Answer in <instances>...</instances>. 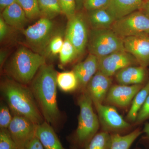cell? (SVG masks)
<instances>
[{
    "mask_svg": "<svg viewBox=\"0 0 149 149\" xmlns=\"http://www.w3.org/2000/svg\"><path fill=\"white\" fill-rule=\"evenodd\" d=\"M125 51L136 58L140 66L149 65V35H141L123 39Z\"/></svg>",
    "mask_w": 149,
    "mask_h": 149,
    "instance_id": "11",
    "label": "cell"
},
{
    "mask_svg": "<svg viewBox=\"0 0 149 149\" xmlns=\"http://www.w3.org/2000/svg\"><path fill=\"white\" fill-rule=\"evenodd\" d=\"M24 11L28 20H33L41 17L37 0H15Z\"/></svg>",
    "mask_w": 149,
    "mask_h": 149,
    "instance_id": "27",
    "label": "cell"
},
{
    "mask_svg": "<svg viewBox=\"0 0 149 149\" xmlns=\"http://www.w3.org/2000/svg\"><path fill=\"white\" fill-rule=\"evenodd\" d=\"M12 115L8 105L1 103L0 107V128L1 129H8L12 120Z\"/></svg>",
    "mask_w": 149,
    "mask_h": 149,
    "instance_id": "30",
    "label": "cell"
},
{
    "mask_svg": "<svg viewBox=\"0 0 149 149\" xmlns=\"http://www.w3.org/2000/svg\"><path fill=\"white\" fill-rule=\"evenodd\" d=\"M88 12V20L93 29H110L115 21L107 8Z\"/></svg>",
    "mask_w": 149,
    "mask_h": 149,
    "instance_id": "20",
    "label": "cell"
},
{
    "mask_svg": "<svg viewBox=\"0 0 149 149\" xmlns=\"http://www.w3.org/2000/svg\"><path fill=\"white\" fill-rule=\"evenodd\" d=\"M37 125L26 118L13 115L8 130L19 149L24 148L36 136Z\"/></svg>",
    "mask_w": 149,
    "mask_h": 149,
    "instance_id": "9",
    "label": "cell"
},
{
    "mask_svg": "<svg viewBox=\"0 0 149 149\" xmlns=\"http://www.w3.org/2000/svg\"><path fill=\"white\" fill-rule=\"evenodd\" d=\"M149 17V0L144 1L141 10Z\"/></svg>",
    "mask_w": 149,
    "mask_h": 149,
    "instance_id": "37",
    "label": "cell"
},
{
    "mask_svg": "<svg viewBox=\"0 0 149 149\" xmlns=\"http://www.w3.org/2000/svg\"><path fill=\"white\" fill-rule=\"evenodd\" d=\"M85 0H75L77 10H80L83 7Z\"/></svg>",
    "mask_w": 149,
    "mask_h": 149,
    "instance_id": "38",
    "label": "cell"
},
{
    "mask_svg": "<svg viewBox=\"0 0 149 149\" xmlns=\"http://www.w3.org/2000/svg\"><path fill=\"white\" fill-rule=\"evenodd\" d=\"M62 13L70 18L77 13V7L75 0H58Z\"/></svg>",
    "mask_w": 149,
    "mask_h": 149,
    "instance_id": "29",
    "label": "cell"
},
{
    "mask_svg": "<svg viewBox=\"0 0 149 149\" xmlns=\"http://www.w3.org/2000/svg\"><path fill=\"white\" fill-rule=\"evenodd\" d=\"M57 73L52 65L45 63L39 70L29 87L45 121L54 129L58 128L61 119L57 100Z\"/></svg>",
    "mask_w": 149,
    "mask_h": 149,
    "instance_id": "1",
    "label": "cell"
},
{
    "mask_svg": "<svg viewBox=\"0 0 149 149\" xmlns=\"http://www.w3.org/2000/svg\"><path fill=\"white\" fill-rule=\"evenodd\" d=\"M36 136L45 149H67L63 146L54 127L45 120L37 125Z\"/></svg>",
    "mask_w": 149,
    "mask_h": 149,
    "instance_id": "17",
    "label": "cell"
},
{
    "mask_svg": "<svg viewBox=\"0 0 149 149\" xmlns=\"http://www.w3.org/2000/svg\"><path fill=\"white\" fill-rule=\"evenodd\" d=\"M89 37L87 22L83 13L77 12L68 19L65 38L74 46L79 56L84 53L88 46Z\"/></svg>",
    "mask_w": 149,
    "mask_h": 149,
    "instance_id": "8",
    "label": "cell"
},
{
    "mask_svg": "<svg viewBox=\"0 0 149 149\" xmlns=\"http://www.w3.org/2000/svg\"><path fill=\"white\" fill-rule=\"evenodd\" d=\"M0 149H19L8 129L0 130Z\"/></svg>",
    "mask_w": 149,
    "mask_h": 149,
    "instance_id": "28",
    "label": "cell"
},
{
    "mask_svg": "<svg viewBox=\"0 0 149 149\" xmlns=\"http://www.w3.org/2000/svg\"><path fill=\"white\" fill-rule=\"evenodd\" d=\"M111 77L98 70L97 71L88 83L85 90L91 97L93 104L102 103L111 87Z\"/></svg>",
    "mask_w": 149,
    "mask_h": 149,
    "instance_id": "14",
    "label": "cell"
},
{
    "mask_svg": "<svg viewBox=\"0 0 149 149\" xmlns=\"http://www.w3.org/2000/svg\"><path fill=\"white\" fill-rule=\"evenodd\" d=\"M56 81L58 87L65 93L72 92L79 87L77 76L72 70L58 72Z\"/></svg>",
    "mask_w": 149,
    "mask_h": 149,
    "instance_id": "22",
    "label": "cell"
},
{
    "mask_svg": "<svg viewBox=\"0 0 149 149\" xmlns=\"http://www.w3.org/2000/svg\"><path fill=\"white\" fill-rule=\"evenodd\" d=\"M15 0H0V9L3 11L6 8L15 2Z\"/></svg>",
    "mask_w": 149,
    "mask_h": 149,
    "instance_id": "36",
    "label": "cell"
},
{
    "mask_svg": "<svg viewBox=\"0 0 149 149\" xmlns=\"http://www.w3.org/2000/svg\"><path fill=\"white\" fill-rule=\"evenodd\" d=\"M143 131L144 133H146L147 137L149 138V123H146L145 125Z\"/></svg>",
    "mask_w": 149,
    "mask_h": 149,
    "instance_id": "39",
    "label": "cell"
},
{
    "mask_svg": "<svg viewBox=\"0 0 149 149\" xmlns=\"http://www.w3.org/2000/svg\"><path fill=\"white\" fill-rule=\"evenodd\" d=\"M77 149L76 148H74V147H72V149Z\"/></svg>",
    "mask_w": 149,
    "mask_h": 149,
    "instance_id": "40",
    "label": "cell"
},
{
    "mask_svg": "<svg viewBox=\"0 0 149 149\" xmlns=\"http://www.w3.org/2000/svg\"><path fill=\"white\" fill-rule=\"evenodd\" d=\"M63 42L64 40L61 35L58 34L55 35L49 43L47 47L51 54L56 56L59 54Z\"/></svg>",
    "mask_w": 149,
    "mask_h": 149,
    "instance_id": "31",
    "label": "cell"
},
{
    "mask_svg": "<svg viewBox=\"0 0 149 149\" xmlns=\"http://www.w3.org/2000/svg\"><path fill=\"white\" fill-rule=\"evenodd\" d=\"M28 47L43 55L49 43L54 36V26L52 19L41 17L23 32Z\"/></svg>",
    "mask_w": 149,
    "mask_h": 149,
    "instance_id": "6",
    "label": "cell"
},
{
    "mask_svg": "<svg viewBox=\"0 0 149 149\" xmlns=\"http://www.w3.org/2000/svg\"><path fill=\"white\" fill-rule=\"evenodd\" d=\"M149 94V80L133 98L132 105L127 116L128 120L132 121H136L138 113L143 105Z\"/></svg>",
    "mask_w": 149,
    "mask_h": 149,
    "instance_id": "23",
    "label": "cell"
},
{
    "mask_svg": "<svg viewBox=\"0 0 149 149\" xmlns=\"http://www.w3.org/2000/svg\"><path fill=\"white\" fill-rule=\"evenodd\" d=\"M120 38L149 35V17L138 10L114 22L110 28Z\"/></svg>",
    "mask_w": 149,
    "mask_h": 149,
    "instance_id": "7",
    "label": "cell"
},
{
    "mask_svg": "<svg viewBox=\"0 0 149 149\" xmlns=\"http://www.w3.org/2000/svg\"><path fill=\"white\" fill-rule=\"evenodd\" d=\"M93 100L86 91L79 97L78 104L80 111L78 125L71 141L77 149L88 145L99 130L100 120L93 110Z\"/></svg>",
    "mask_w": 149,
    "mask_h": 149,
    "instance_id": "4",
    "label": "cell"
},
{
    "mask_svg": "<svg viewBox=\"0 0 149 149\" xmlns=\"http://www.w3.org/2000/svg\"><path fill=\"white\" fill-rule=\"evenodd\" d=\"M97 58L98 70L109 77L124 68L138 63L136 58L125 51L116 52Z\"/></svg>",
    "mask_w": 149,
    "mask_h": 149,
    "instance_id": "10",
    "label": "cell"
},
{
    "mask_svg": "<svg viewBox=\"0 0 149 149\" xmlns=\"http://www.w3.org/2000/svg\"><path fill=\"white\" fill-rule=\"evenodd\" d=\"M111 135L104 131L96 133L84 149H110Z\"/></svg>",
    "mask_w": 149,
    "mask_h": 149,
    "instance_id": "25",
    "label": "cell"
},
{
    "mask_svg": "<svg viewBox=\"0 0 149 149\" xmlns=\"http://www.w3.org/2000/svg\"><path fill=\"white\" fill-rule=\"evenodd\" d=\"M1 92L13 115L26 118L37 125L45 121L35 97L27 85L7 79L1 83Z\"/></svg>",
    "mask_w": 149,
    "mask_h": 149,
    "instance_id": "2",
    "label": "cell"
},
{
    "mask_svg": "<svg viewBox=\"0 0 149 149\" xmlns=\"http://www.w3.org/2000/svg\"><path fill=\"white\" fill-rule=\"evenodd\" d=\"M41 17L52 19L62 13L58 0H37Z\"/></svg>",
    "mask_w": 149,
    "mask_h": 149,
    "instance_id": "24",
    "label": "cell"
},
{
    "mask_svg": "<svg viewBox=\"0 0 149 149\" xmlns=\"http://www.w3.org/2000/svg\"><path fill=\"white\" fill-rule=\"evenodd\" d=\"M97 112L100 122L104 131H118L129 128L130 124L125 121L113 107L102 103H94Z\"/></svg>",
    "mask_w": 149,
    "mask_h": 149,
    "instance_id": "12",
    "label": "cell"
},
{
    "mask_svg": "<svg viewBox=\"0 0 149 149\" xmlns=\"http://www.w3.org/2000/svg\"><path fill=\"white\" fill-rule=\"evenodd\" d=\"M1 16L7 24L17 29H22L28 20L24 11L16 2L6 8Z\"/></svg>",
    "mask_w": 149,
    "mask_h": 149,
    "instance_id": "19",
    "label": "cell"
},
{
    "mask_svg": "<svg viewBox=\"0 0 149 149\" xmlns=\"http://www.w3.org/2000/svg\"><path fill=\"white\" fill-rule=\"evenodd\" d=\"M144 2V0H110L107 9L116 21L141 10Z\"/></svg>",
    "mask_w": 149,
    "mask_h": 149,
    "instance_id": "16",
    "label": "cell"
},
{
    "mask_svg": "<svg viewBox=\"0 0 149 149\" xmlns=\"http://www.w3.org/2000/svg\"><path fill=\"white\" fill-rule=\"evenodd\" d=\"M45 63V56L21 47L7 65L6 72L12 80L27 85L30 84L41 67Z\"/></svg>",
    "mask_w": 149,
    "mask_h": 149,
    "instance_id": "3",
    "label": "cell"
},
{
    "mask_svg": "<svg viewBox=\"0 0 149 149\" xmlns=\"http://www.w3.org/2000/svg\"><path fill=\"white\" fill-rule=\"evenodd\" d=\"M141 131L136 129L127 135L119 133L111 134V144L110 149H129L136 139L141 135Z\"/></svg>",
    "mask_w": 149,
    "mask_h": 149,
    "instance_id": "21",
    "label": "cell"
},
{
    "mask_svg": "<svg viewBox=\"0 0 149 149\" xmlns=\"http://www.w3.org/2000/svg\"><path fill=\"white\" fill-rule=\"evenodd\" d=\"M110 0H85L83 7L88 11L107 8Z\"/></svg>",
    "mask_w": 149,
    "mask_h": 149,
    "instance_id": "32",
    "label": "cell"
},
{
    "mask_svg": "<svg viewBox=\"0 0 149 149\" xmlns=\"http://www.w3.org/2000/svg\"><path fill=\"white\" fill-rule=\"evenodd\" d=\"M142 88L141 84L113 85L110 88L107 95V101L116 106L125 107L129 105Z\"/></svg>",
    "mask_w": 149,
    "mask_h": 149,
    "instance_id": "13",
    "label": "cell"
},
{
    "mask_svg": "<svg viewBox=\"0 0 149 149\" xmlns=\"http://www.w3.org/2000/svg\"><path fill=\"white\" fill-rule=\"evenodd\" d=\"M89 54L97 58L125 51L123 39L110 29H93L89 33L88 46Z\"/></svg>",
    "mask_w": 149,
    "mask_h": 149,
    "instance_id": "5",
    "label": "cell"
},
{
    "mask_svg": "<svg viewBox=\"0 0 149 149\" xmlns=\"http://www.w3.org/2000/svg\"><path fill=\"white\" fill-rule=\"evenodd\" d=\"M149 117V94L143 106L140 110L136 121L137 123L143 122Z\"/></svg>",
    "mask_w": 149,
    "mask_h": 149,
    "instance_id": "33",
    "label": "cell"
},
{
    "mask_svg": "<svg viewBox=\"0 0 149 149\" xmlns=\"http://www.w3.org/2000/svg\"><path fill=\"white\" fill-rule=\"evenodd\" d=\"M8 24H6L1 15L0 17V40L2 42L8 34Z\"/></svg>",
    "mask_w": 149,
    "mask_h": 149,
    "instance_id": "34",
    "label": "cell"
},
{
    "mask_svg": "<svg viewBox=\"0 0 149 149\" xmlns=\"http://www.w3.org/2000/svg\"><path fill=\"white\" fill-rule=\"evenodd\" d=\"M59 55L60 62L63 65H66L73 61L79 56L74 46L65 37L63 45Z\"/></svg>",
    "mask_w": 149,
    "mask_h": 149,
    "instance_id": "26",
    "label": "cell"
},
{
    "mask_svg": "<svg viewBox=\"0 0 149 149\" xmlns=\"http://www.w3.org/2000/svg\"><path fill=\"white\" fill-rule=\"evenodd\" d=\"M98 70L97 57L91 54H89L84 61L75 65L72 70L77 76L79 87L85 91Z\"/></svg>",
    "mask_w": 149,
    "mask_h": 149,
    "instance_id": "15",
    "label": "cell"
},
{
    "mask_svg": "<svg viewBox=\"0 0 149 149\" xmlns=\"http://www.w3.org/2000/svg\"><path fill=\"white\" fill-rule=\"evenodd\" d=\"M23 149H45L39 139L35 136Z\"/></svg>",
    "mask_w": 149,
    "mask_h": 149,
    "instance_id": "35",
    "label": "cell"
},
{
    "mask_svg": "<svg viewBox=\"0 0 149 149\" xmlns=\"http://www.w3.org/2000/svg\"><path fill=\"white\" fill-rule=\"evenodd\" d=\"M146 76V68L143 67H126L116 74V78L120 85H140L143 83Z\"/></svg>",
    "mask_w": 149,
    "mask_h": 149,
    "instance_id": "18",
    "label": "cell"
}]
</instances>
